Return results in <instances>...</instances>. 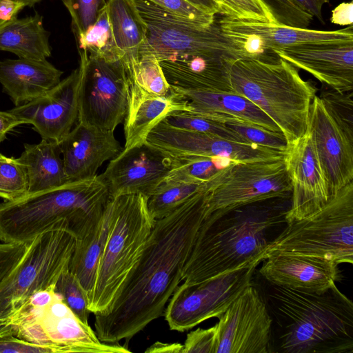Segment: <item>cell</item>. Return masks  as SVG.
I'll return each mask as SVG.
<instances>
[{"instance_id":"cell-1","label":"cell","mask_w":353,"mask_h":353,"mask_svg":"<svg viewBox=\"0 0 353 353\" xmlns=\"http://www.w3.org/2000/svg\"><path fill=\"white\" fill-rule=\"evenodd\" d=\"M206 210L203 185L172 212L155 220L138 261L115 299L106 310L94 314L95 333L101 341H128L162 316L182 281Z\"/></svg>"},{"instance_id":"cell-2","label":"cell","mask_w":353,"mask_h":353,"mask_svg":"<svg viewBox=\"0 0 353 353\" xmlns=\"http://www.w3.org/2000/svg\"><path fill=\"white\" fill-rule=\"evenodd\" d=\"M265 282L271 353H353V303L336 285L316 294Z\"/></svg>"},{"instance_id":"cell-3","label":"cell","mask_w":353,"mask_h":353,"mask_svg":"<svg viewBox=\"0 0 353 353\" xmlns=\"http://www.w3.org/2000/svg\"><path fill=\"white\" fill-rule=\"evenodd\" d=\"M290 199L246 205L217 219L205 218L184 265L181 280L197 283L263 261L269 243L281 232Z\"/></svg>"},{"instance_id":"cell-4","label":"cell","mask_w":353,"mask_h":353,"mask_svg":"<svg viewBox=\"0 0 353 353\" xmlns=\"http://www.w3.org/2000/svg\"><path fill=\"white\" fill-rule=\"evenodd\" d=\"M110 199L97 175L5 201L0 203V241L29 243L59 222L81 239L99 221Z\"/></svg>"},{"instance_id":"cell-5","label":"cell","mask_w":353,"mask_h":353,"mask_svg":"<svg viewBox=\"0 0 353 353\" xmlns=\"http://www.w3.org/2000/svg\"><path fill=\"white\" fill-rule=\"evenodd\" d=\"M295 66L279 58L265 61L239 58L230 66L232 92L243 96L278 125L288 145L307 130L310 108L316 88L302 79Z\"/></svg>"},{"instance_id":"cell-6","label":"cell","mask_w":353,"mask_h":353,"mask_svg":"<svg viewBox=\"0 0 353 353\" xmlns=\"http://www.w3.org/2000/svg\"><path fill=\"white\" fill-rule=\"evenodd\" d=\"M110 200L112 225L88 298V309L93 314L104 312L114 301L138 261L155 223L144 195L121 194Z\"/></svg>"},{"instance_id":"cell-7","label":"cell","mask_w":353,"mask_h":353,"mask_svg":"<svg viewBox=\"0 0 353 353\" xmlns=\"http://www.w3.org/2000/svg\"><path fill=\"white\" fill-rule=\"evenodd\" d=\"M274 252L353 263V181L341 189L320 210L287 223L269 243L264 259Z\"/></svg>"},{"instance_id":"cell-8","label":"cell","mask_w":353,"mask_h":353,"mask_svg":"<svg viewBox=\"0 0 353 353\" xmlns=\"http://www.w3.org/2000/svg\"><path fill=\"white\" fill-rule=\"evenodd\" d=\"M77 237L65 222L35 236L0 283V319L12 316L37 291L54 286L69 268Z\"/></svg>"},{"instance_id":"cell-9","label":"cell","mask_w":353,"mask_h":353,"mask_svg":"<svg viewBox=\"0 0 353 353\" xmlns=\"http://www.w3.org/2000/svg\"><path fill=\"white\" fill-rule=\"evenodd\" d=\"M352 92H324L312 101L307 125L331 199L353 181Z\"/></svg>"},{"instance_id":"cell-10","label":"cell","mask_w":353,"mask_h":353,"mask_svg":"<svg viewBox=\"0 0 353 353\" xmlns=\"http://www.w3.org/2000/svg\"><path fill=\"white\" fill-rule=\"evenodd\" d=\"M203 189L205 218L212 219L253 203L290 199L292 192L283 159L232 162L205 181Z\"/></svg>"},{"instance_id":"cell-11","label":"cell","mask_w":353,"mask_h":353,"mask_svg":"<svg viewBox=\"0 0 353 353\" xmlns=\"http://www.w3.org/2000/svg\"><path fill=\"white\" fill-rule=\"evenodd\" d=\"M146 28V41L140 54L150 53L159 61L179 55L225 54L245 58L222 32L218 21L208 27L198 26L147 0H134Z\"/></svg>"},{"instance_id":"cell-12","label":"cell","mask_w":353,"mask_h":353,"mask_svg":"<svg viewBox=\"0 0 353 353\" xmlns=\"http://www.w3.org/2000/svg\"><path fill=\"white\" fill-rule=\"evenodd\" d=\"M17 327L15 336L50 346L58 353H126L128 346L99 340L88 324L81 321L57 293L54 301L40 309L23 307L10 316Z\"/></svg>"},{"instance_id":"cell-13","label":"cell","mask_w":353,"mask_h":353,"mask_svg":"<svg viewBox=\"0 0 353 353\" xmlns=\"http://www.w3.org/2000/svg\"><path fill=\"white\" fill-rule=\"evenodd\" d=\"M79 53L77 123L114 131L127 112L128 79L123 63L90 56L85 50Z\"/></svg>"},{"instance_id":"cell-14","label":"cell","mask_w":353,"mask_h":353,"mask_svg":"<svg viewBox=\"0 0 353 353\" xmlns=\"http://www.w3.org/2000/svg\"><path fill=\"white\" fill-rule=\"evenodd\" d=\"M262 260L197 283H183L174 290L165 310L170 330L183 332L204 321L220 316L252 282Z\"/></svg>"},{"instance_id":"cell-15","label":"cell","mask_w":353,"mask_h":353,"mask_svg":"<svg viewBox=\"0 0 353 353\" xmlns=\"http://www.w3.org/2000/svg\"><path fill=\"white\" fill-rule=\"evenodd\" d=\"M145 143L174 159L212 157L252 162L281 159L285 154L254 143L174 127L163 119L150 131Z\"/></svg>"},{"instance_id":"cell-16","label":"cell","mask_w":353,"mask_h":353,"mask_svg":"<svg viewBox=\"0 0 353 353\" xmlns=\"http://www.w3.org/2000/svg\"><path fill=\"white\" fill-rule=\"evenodd\" d=\"M223 33L238 47L245 58L276 61L273 51L302 43L353 40V26L325 31L299 28L223 17L218 21Z\"/></svg>"},{"instance_id":"cell-17","label":"cell","mask_w":353,"mask_h":353,"mask_svg":"<svg viewBox=\"0 0 353 353\" xmlns=\"http://www.w3.org/2000/svg\"><path fill=\"white\" fill-rule=\"evenodd\" d=\"M218 319L216 353H271L272 319L252 283Z\"/></svg>"},{"instance_id":"cell-18","label":"cell","mask_w":353,"mask_h":353,"mask_svg":"<svg viewBox=\"0 0 353 353\" xmlns=\"http://www.w3.org/2000/svg\"><path fill=\"white\" fill-rule=\"evenodd\" d=\"M283 161L291 185L287 223L323 208L330 200L327 180L310 134L288 145Z\"/></svg>"},{"instance_id":"cell-19","label":"cell","mask_w":353,"mask_h":353,"mask_svg":"<svg viewBox=\"0 0 353 353\" xmlns=\"http://www.w3.org/2000/svg\"><path fill=\"white\" fill-rule=\"evenodd\" d=\"M173 165L172 157L145 142L123 149L97 176L110 197L141 194L148 198L165 179Z\"/></svg>"},{"instance_id":"cell-20","label":"cell","mask_w":353,"mask_h":353,"mask_svg":"<svg viewBox=\"0 0 353 353\" xmlns=\"http://www.w3.org/2000/svg\"><path fill=\"white\" fill-rule=\"evenodd\" d=\"M80 79L77 68L43 95L8 111L32 125L42 139L60 143L78 119Z\"/></svg>"},{"instance_id":"cell-21","label":"cell","mask_w":353,"mask_h":353,"mask_svg":"<svg viewBox=\"0 0 353 353\" xmlns=\"http://www.w3.org/2000/svg\"><path fill=\"white\" fill-rule=\"evenodd\" d=\"M339 93L353 89V40L307 43L273 51Z\"/></svg>"},{"instance_id":"cell-22","label":"cell","mask_w":353,"mask_h":353,"mask_svg":"<svg viewBox=\"0 0 353 353\" xmlns=\"http://www.w3.org/2000/svg\"><path fill=\"white\" fill-rule=\"evenodd\" d=\"M262 262L259 273L264 280L301 292L321 294L341 279L336 263L316 256L274 252Z\"/></svg>"},{"instance_id":"cell-23","label":"cell","mask_w":353,"mask_h":353,"mask_svg":"<svg viewBox=\"0 0 353 353\" xmlns=\"http://www.w3.org/2000/svg\"><path fill=\"white\" fill-rule=\"evenodd\" d=\"M68 181L93 178L106 161L122 150L114 131L103 130L77 123L60 143Z\"/></svg>"},{"instance_id":"cell-24","label":"cell","mask_w":353,"mask_h":353,"mask_svg":"<svg viewBox=\"0 0 353 353\" xmlns=\"http://www.w3.org/2000/svg\"><path fill=\"white\" fill-rule=\"evenodd\" d=\"M235 59L225 54H194L174 56L159 63L170 87L232 92L229 70Z\"/></svg>"},{"instance_id":"cell-25","label":"cell","mask_w":353,"mask_h":353,"mask_svg":"<svg viewBox=\"0 0 353 353\" xmlns=\"http://www.w3.org/2000/svg\"><path fill=\"white\" fill-rule=\"evenodd\" d=\"M179 110L190 111L188 102L173 92L165 96L152 94L128 80L123 149L145 143L148 133L157 123Z\"/></svg>"},{"instance_id":"cell-26","label":"cell","mask_w":353,"mask_h":353,"mask_svg":"<svg viewBox=\"0 0 353 353\" xmlns=\"http://www.w3.org/2000/svg\"><path fill=\"white\" fill-rule=\"evenodd\" d=\"M63 72L47 60L0 61V83L15 107L43 95L61 81Z\"/></svg>"},{"instance_id":"cell-27","label":"cell","mask_w":353,"mask_h":353,"mask_svg":"<svg viewBox=\"0 0 353 353\" xmlns=\"http://www.w3.org/2000/svg\"><path fill=\"white\" fill-rule=\"evenodd\" d=\"M170 89L188 102L190 112L214 117L232 118L269 131L281 132L265 112L243 96L233 92L192 90L173 87H170Z\"/></svg>"},{"instance_id":"cell-28","label":"cell","mask_w":353,"mask_h":353,"mask_svg":"<svg viewBox=\"0 0 353 353\" xmlns=\"http://www.w3.org/2000/svg\"><path fill=\"white\" fill-rule=\"evenodd\" d=\"M106 9L115 45L127 74L138 62L147 28L134 0H108Z\"/></svg>"},{"instance_id":"cell-29","label":"cell","mask_w":353,"mask_h":353,"mask_svg":"<svg viewBox=\"0 0 353 353\" xmlns=\"http://www.w3.org/2000/svg\"><path fill=\"white\" fill-rule=\"evenodd\" d=\"M19 158L27 174L28 194L68 182L59 143L42 139L39 143H26Z\"/></svg>"},{"instance_id":"cell-30","label":"cell","mask_w":353,"mask_h":353,"mask_svg":"<svg viewBox=\"0 0 353 353\" xmlns=\"http://www.w3.org/2000/svg\"><path fill=\"white\" fill-rule=\"evenodd\" d=\"M112 208L110 199L94 227L83 237L77 239L69 270L89 296L94 288L99 261L110 233Z\"/></svg>"},{"instance_id":"cell-31","label":"cell","mask_w":353,"mask_h":353,"mask_svg":"<svg viewBox=\"0 0 353 353\" xmlns=\"http://www.w3.org/2000/svg\"><path fill=\"white\" fill-rule=\"evenodd\" d=\"M49 36L39 13L16 17L0 28V50L12 52L21 59L46 60L51 54Z\"/></svg>"},{"instance_id":"cell-32","label":"cell","mask_w":353,"mask_h":353,"mask_svg":"<svg viewBox=\"0 0 353 353\" xmlns=\"http://www.w3.org/2000/svg\"><path fill=\"white\" fill-rule=\"evenodd\" d=\"M76 40L79 51L85 50L90 56L108 61H122L114 41L106 5L100 10L95 22Z\"/></svg>"},{"instance_id":"cell-33","label":"cell","mask_w":353,"mask_h":353,"mask_svg":"<svg viewBox=\"0 0 353 353\" xmlns=\"http://www.w3.org/2000/svg\"><path fill=\"white\" fill-rule=\"evenodd\" d=\"M203 183H189L165 179L148 198V208L154 219H162L203 187Z\"/></svg>"},{"instance_id":"cell-34","label":"cell","mask_w":353,"mask_h":353,"mask_svg":"<svg viewBox=\"0 0 353 353\" xmlns=\"http://www.w3.org/2000/svg\"><path fill=\"white\" fill-rule=\"evenodd\" d=\"M172 159L174 165L165 179L198 183H204L219 170L234 162L212 157Z\"/></svg>"},{"instance_id":"cell-35","label":"cell","mask_w":353,"mask_h":353,"mask_svg":"<svg viewBox=\"0 0 353 353\" xmlns=\"http://www.w3.org/2000/svg\"><path fill=\"white\" fill-rule=\"evenodd\" d=\"M127 76L129 81L150 94L165 96L171 92L159 61L152 54H141L138 62Z\"/></svg>"},{"instance_id":"cell-36","label":"cell","mask_w":353,"mask_h":353,"mask_svg":"<svg viewBox=\"0 0 353 353\" xmlns=\"http://www.w3.org/2000/svg\"><path fill=\"white\" fill-rule=\"evenodd\" d=\"M163 120L174 127L209 133L228 139L247 143L239 134L223 123L193 112L175 111Z\"/></svg>"},{"instance_id":"cell-37","label":"cell","mask_w":353,"mask_h":353,"mask_svg":"<svg viewBox=\"0 0 353 353\" xmlns=\"http://www.w3.org/2000/svg\"><path fill=\"white\" fill-rule=\"evenodd\" d=\"M28 193L27 174L19 158L7 157L0 152V198L14 201Z\"/></svg>"},{"instance_id":"cell-38","label":"cell","mask_w":353,"mask_h":353,"mask_svg":"<svg viewBox=\"0 0 353 353\" xmlns=\"http://www.w3.org/2000/svg\"><path fill=\"white\" fill-rule=\"evenodd\" d=\"M218 120L239 134L247 143L284 152L288 148L287 141L282 132L269 131L232 118L220 117Z\"/></svg>"},{"instance_id":"cell-39","label":"cell","mask_w":353,"mask_h":353,"mask_svg":"<svg viewBox=\"0 0 353 353\" xmlns=\"http://www.w3.org/2000/svg\"><path fill=\"white\" fill-rule=\"evenodd\" d=\"M55 292L81 321L88 324L90 312L88 294L69 269L60 275L55 285Z\"/></svg>"},{"instance_id":"cell-40","label":"cell","mask_w":353,"mask_h":353,"mask_svg":"<svg viewBox=\"0 0 353 353\" xmlns=\"http://www.w3.org/2000/svg\"><path fill=\"white\" fill-rule=\"evenodd\" d=\"M221 14L233 19L276 24L260 0H215Z\"/></svg>"},{"instance_id":"cell-41","label":"cell","mask_w":353,"mask_h":353,"mask_svg":"<svg viewBox=\"0 0 353 353\" xmlns=\"http://www.w3.org/2000/svg\"><path fill=\"white\" fill-rule=\"evenodd\" d=\"M272 16L275 23L299 28H307L313 17L301 9L293 0H260Z\"/></svg>"},{"instance_id":"cell-42","label":"cell","mask_w":353,"mask_h":353,"mask_svg":"<svg viewBox=\"0 0 353 353\" xmlns=\"http://www.w3.org/2000/svg\"><path fill=\"white\" fill-rule=\"evenodd\" d=\"M72 19L75 38L85 32L97 20L105 0H62Z\"/></svg>"},{"instance_id":"cell-43","label":"cell","mask_w":353,"mask_h":353,"mask_svg":"<svg viewBox=\"0 0 353 353\" xmlns=\"http://www.w3.org/2000/svg\"><path fill=\"white\" fill-rule=\"evenodd\" d=\"M147 1L202 27H208L216 21L215 14L205 12L187 0Z\"/></svg>"},{"instance_id":"cell-44","label":"cell","mask_w":353,"mask_h":353,"mask_svg":"<svg viewBox=\"0 0 353 353\" xmlns=\"http://www.w3.org/2000/svg\"><path fill=\"white\" fill-rule=\"evenodd\" d=\"M218 345V327L197 328L187 334L183 353H216Z\"/></svg>"},{"instance_id":"cell-45","label":"cell","mask_w":353,"mask_h":353,"mask_svg":"<svg viewBox=\"0 0 353 353\" xmlns=\"http://www.w3.org/2000/svg\"><path fill=\"white\" fill-rule=\"evenodd\" d=\"M0 353H58L50 346L30 343L14 335L0 336Z\"/></svg>"},{"instance_id":"cell-46","label":"cell","mask_w":353,"mask_h":353,"mask_svg":"<svg viewBox=\"0 0 353 353\" xmlns=\"http://www.w3.org/2000/svg\"><path fill=\"white\" fill-rule=\"evenodd\" d=\"M28 243H0V283L24 254Z\"/></svg>"},{"instance_id":"cell-47","label":"cell","mask_w":353,"mask_h":353,"mask_svg":"<svg viewBox=\"0 0 353 353\" xmlns=\"http://www.w3.org/2000/svg\"><path fill=\"white\" fill-rule=\"evenodd\" d=\"M353 3H341L332 12L331 22L340 26L352 25Z\"/></svg>"},{"instance_id":"cell-48","label":"cell","mask_w":353,"mask_h":353,"mask_svg":"<svg viewBox=\"0 0 353 353\" xmlns=\"http://www.w3.org/2000/svg\"><path fill=\"white\" fill-rule=\"evenodd\" d=\"M25 6L12 0H0V28L17 17Z\"/></svg>"},{"instance_id":"cell-49","label":"cell","mask_w":353,"mask_h":353,"mask_svg":"<svg viewBox=\"0 0 353 353\" xmlns=\"http://www.w3.org/2000/svg\"><path fill=\"white\" fill-rule=\"evenodd\" d=\"M26 124L25 122L9 111H0V143L14 128Z\"/></svg>"},{"instance_id":"cell-50","label":"cell","mask_w":353,"mask_h":353,"mask_svg":"<svg viewBox=\"0 0 353 353\" xmlns=\"http://www.w3.org/2000/svg\"><path fill=\"white\" fill-rule=\"evenodd\" d=\"M301 9L323 22L322 8L330 0H293Z\"/></svg>"},{"instance_id":"cell-51","label":"cell","mask_w":353,"mask_h":353,"mask_svg":"<svg viewBox=\"0 0 353 353\" xmlns=\"http://www.w3.org/2000/svg\"><path fill=\"white\" fill-rule=\"evenodd\" d=\"M183 346L182 344L179 343H161L160 341H157L154 344H152L150 347H149L145 352L147 353H183Z\"/></svg>"},{"instance_id":"cell-52","label":"cell","mask_w":353,"mask_h":353,"mask_svg":"<svg viewBox=\"0 0 353 353\" xmlns=\"http://www.w3.org/2000/svg\"><path fill=\"white\" fill-rule=\"evenodd\" d=\"M205 12L216 15L221 14V10L215 0H187Z\"/></svg>"},{"instance_id":"cell-53","label":"cell","mask_w":353,"mask_h":353,"mask_svg":"<svg viewBox=\"0 0 353 353\" xmlns=\"http://www.w3.org/2000/svg\"><path fill=\"white\" fill-rule=\"evenodd\" d=\"M17 327L12 323L10 317L0 319V336L6 335L15 336Z\"/></svg>"},{"instance_id":"cell-54","label":"cell","mask_w":353,"mask_h":353,"mask_svg":"<svg viewBox=\"0 0 353 353\" xmlns=\"http://www.w3.org/2000/svg\"><path fill=\"white\" fill-rule=\"evenodd\" d=\"M14 1L20 2L23 3L25 6H32L35 3L41 1V0H12Z\"/></svg>"},{"instance_id":"cell-55","label":"cell","mask_w":353,"mask_h":353,"mask_svg":"<svg viewBox=\"0 0 353 353\" xmlns=\"http://www.w3.org/2000/svg\"><path fill=\"white\" fill-rule=\"evenodd\" d=\"M217 3V2H216Z\"/></svg>"}]
</instances>
